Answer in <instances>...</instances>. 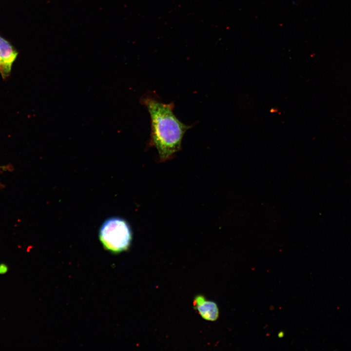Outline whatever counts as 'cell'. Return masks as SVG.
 I'll return each instance as SVG.
<instances>
[{
    "label": "cell",
    "instance_id": "cell-1",
    "mask_svg": "<svg viewBox=\"0 0 351 351\" xmlns=\"http://www.w3.org/2000/svg\"><path fill=\"white\" fill-rule=\"evenodd\" d=\"M139 102L150 117L151 134L147 148L156 149L159 162L172 159L181 149L183 136L193 126L184 124L175 116L174 102L164 103L156 93L148 92L140 97Z\"/></svg>",
    "mask_w": 351,
    "mask_h": 351
},
{
    "label": "cell",
    "instance_id": "cell-2",
    "mask_svg": "<svg viewBox=\"0 0 351 351\" xmlns=\"http://www.w3.org/2000/svg\"><path fill=\"white\" fill-rule=\"evenodd\" d=\"M98 237L106 250L117 254L129 249L133 239V233L129 223L125 219L112 216L102 223Z\"/></svg>",
    "mask_w": 351,
    "mask_h": 351
},
{
    "label": "cell",
    "instance_id": "cell-3",
    "mask_svg": "<svg viewBox=\"0 0 351 351\" xmlns=\"http://www.w3.org/2000/svg\"><path fill=\"white\" fill-rule=\"evenodd\" d=\"M193 305L200 316L204 320L214 321L219 317V310L216 304L207 300L201 295L196 296L193 301Z\"/></svg>",
    "mask_w": 351,
    "mask_h": 351
},
{
    "label": "cell",
    "instance_id": "cell-4",
    "mask_svg": "<svg viewBox=\"0 0 351 351\" xmlns=\"http://www.w3.org/2000/svg\"><path fill=\"white\" fill-rule=\"evenodd\" d=\"M18 53L10 44L0 37V73L3 78L10 73Z\"/></svg>",
    "mask_w": 351,
    "mask_h": 351
},
{
    "label": "cell",
    "instance_id": "cell-5",
    "mask_svg": "<svg viewBox=\"0 0 351 351\" xmlns=\"http://www.w3.org/2000/svg\"><path fill=\"white\" fill-rule=\"evenodd\" d=\"M8 271V267L5 263L0 264V274L6 273Z\"/></svg>",
    "mask_w": 351,
    "mask_h": 351
}]
</instances>
